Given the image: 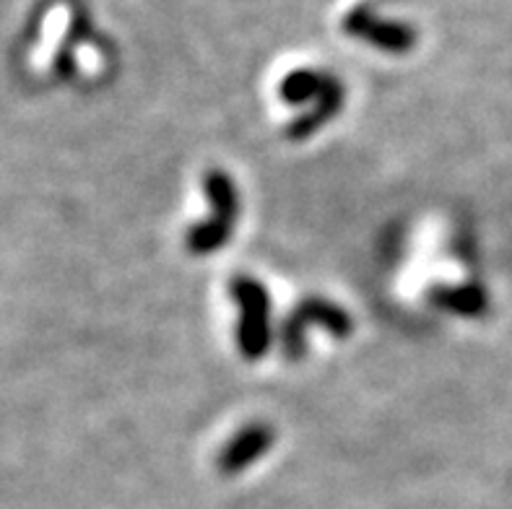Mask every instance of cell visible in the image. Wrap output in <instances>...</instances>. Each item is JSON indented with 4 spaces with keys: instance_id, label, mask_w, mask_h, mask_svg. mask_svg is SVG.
Segmentation results:
<instances>
[{
    "instance_id": "obj_1",
    "label": "cell",
    "mask_w": 512,
    "mask_h": 509,
    "mask_svg": "<svg viewBox=\"0 0 512 509\" xmlns=\"http://www.w3.org/2000/svg\"><path fill=\"white\" fill-rule=\"evenodd\" d=\"M245 310V323H242V346L245 354L258 356L260 348L266 346V317H268V299L266 291L253 281H240L234 289Z\"/></svg>"
},
{
    "instance_id": "obj_2",
    "label": "cell",
    "mask_w": 512,
    "mask_h": 509,
    "mask_svg": "<svg viewBox=\"0 0 512 509\" xmlns=\"http://www.w3.org/2000/svg\"><path fill=\"white\" fill-rule=\"evenodd\" d=\"M208 193H211V200H214V208H216V221L214 226H208V229H198V232L190 237V245L193 250L198 252H208V250H216L221 239L229 234V224H232V216H234V193L232 187H229V180L224 177H211L208 182Z\"/></svg>"
},
{
    "instance_id": "obj_3",
    "label": "cell",
    "mask_w": 512,
    "mask_h": 509,
    "mask_svg": "<svg viewBox=\"0 0 512 509\" xmlns=\"http://www.w3.org/2000/svg\"><path fill=\"white\" fill-rule=\"evenodd\" d=\"M266 445H271V437H268L266 429H247L224 450V468L237 471V468L258 458V452H263Z\"/></svg>"
}]
</instances>
